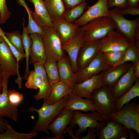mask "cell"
<instances>
[{
  "label": "cell",
  "mask_w": 139,
  "mask_h": 139,
  "mask_svg": "<svg viewBox=\"0 0 139 139\" xmlns=\"http://www.w3.org/2000/svg\"><path fill=\"white\" fill-rule=\"evenodd\" d=\"M69 95V94L65 95L53 104L49 105L44 102L41 107L38 109L33 107H29L28 109L29 111L32 112H36L38 116L32 131L37 132H42L48 135H49L48 129V125L62 109L64 107Z\"/></svg>",
  "instance_id": "6da1fadb"
},
{
  "label": "cell",
  "mask_w": 139,
  "mask_h": 139,
  "mask_svg": "<svg viewBox=\"0 0 139 139\" xmlns=\"http://www.w3.org/2000/svg\"><path fill=\"white\" fill-rule=\"evenodd\" d=\"M116 7L109 11V17L115 24L116 31L130 43L139 47V18L129 20L126 18Z\"/></svg>",
  "instance_id": "7a4b0ae2"
},
{
  "label": "cell",
  "mask_w": 139,
  "mask_h": 139,
  "mask_svg": "<svg viewBox=\"0 0 139 139\" xmlns=\"http://www.w3.org/2000/svg\"><path fill=\"white\" fill-rule=\"evenodd\" d=\"M80 28L83 42L100 40L110 31L116 29L114 22L108 16L96 18Z\"/></svg>",
  "instance_id": "3957f363"
},
{
  "label": "cell",
  "mask_w": 139,
  "mask_h": 139,
  "mask_svg": "<svg viewBox=\"0 0 139 139\" xmlns=\"http://www.w3.org/2000/svg\"><path fill=\"white\" fill-rule=\"evenodd\" d=\"M104 118L97 111L91 113L87 114L82 113L79 111H73L71 123L68 128L73 129L77 125L79 128L75 133L73 139H77L81 134L85 132L87 128H94L99 129L106 125L107 122Z\"/></svg>",
  "instance_id": "277c9868"
},
{
  "label": "cell",
  "mask_w": 139,
  "mask_h": 139,
  "mask_svg": "<svg viewBox=\"0 0 139 139\" xmlns=\"http://www.w3.org/2000/svg\"><path fill=\"white\" fill-rule=\"evenodd\" d=\"M109 118L111 120L139 134V103L136 100L110 114Z\"/></svg>",
  "instance_id": "5b68a950"
},
{
  "label": "cell",
  "mask_w": 139,
  "mask_h": 139,
  "mask_svg": "<svg viewBox=\"0 0 139 139\" xmlns=\"http://www.w3.org/2000/svg\"><path fill=\"white\" fill-rule=\"evenodd\" d=\"M0 71L3 77L8 79L11 76L17 75L15 82L19 88H22L23 77L20 75L17 60L4 39L0 36Z\"/></svg>",
  "instance_id": "8992f818"
},
{
  "label": "cell",
  "mask_w": 139,
  "mask_h": 139,
  "mask_svg": "<svg viewBox=\"0 0 139 139\" xmlns=\"http://www.w3.org/2000/svg\"><path fill=\"white\" fill-rule=\"evenodd\" d=\"M91 100L96 108V111L106 121L110 120V115L116 111L115 99L112 95L111 88L104 85L95 90L92 94Z\"/></svg>",
  "instance_id": "52a82bcc"
},
{
  "label": "cell",
  "mask_w": 139,
  "mask_h": 139,
  "mask_svg": "<svg viewBox=\"0 0 139 139\" xmlns=\"http://www.w3.org/2000/svg\"><path fill=\"white\" fill-rule=\"evenodd\" d=\"M42 37L47 55L53 57L57 62L66 56L60 37L54 28H44Z\"/></svg>",
  "instance_id": "ba28073f"
},
{
  "label": "cell",
  "mask_w": 139,
  "mask_h": 139,
  "mask_svg": "<svg viewBox=\"0 0 139 139\" xmlns=\"http://www.w3.org/2000/svg\"><path fill=\"white\" fill-rule=\"evenodd\" d=\"M102 54L100 50L91 62L75 73L76 83L81 82L111 67L104 61Z\"/></svg>",
  "instance_id": "9c48e42d"
},
{
  "label": "cell",
  "mask_w": 139,
  "mask_h": 139,
  "mask_svg": "<svg viewBox=\"0 0 139 139\" xmlns=\"http://www.w3.org/2000/svg\"><path fill=\"white\" fill-rule=\"evenodd\" d=\"M26 80L25 86L27 88L39 89L38 93L33 96L35 99L38 100L43 99L44 101L48 98L51 89V85L48 79L43 78L32 71L30 72Z\"/></svg>",
  "instance_id": "30bf717a"
},
{
  "label": "cell",
  "mask_w": 139,
  "mask_h": 139,
  "mask_svg": "<svg viewBox=\"0 0 139 139\" xmlns=\"http://www.w3.org/2000/svg\"><path fill=\"white\" fill-rule=\"evenodd\" d=\"M73 111L65 107L62 108L53 121L50 124L48 129L53 134L56 139H64L63 134L65 133L67 126L71 123Z\"/></svg>",
  "instance_id": "8fae6325"
},
{
  "label": "cell",
  "mask_w": 139,
  "mask_h": 139,
  "mask_svg": "<svg viewBox=\"0 0 139 139\" xmlns=\"http://www.w3.org/2000/svg\"><path fill=\"white\" fill-rule=\"evenodd\" d=\"M130 44L118 31L113 30L100 40V49L102 52L109 51H124Z\"/></svg>",
  "instance_id": "7c38bea8"
},
{
  "label": "cell",
  "mask_w": 139,
  "mask_h": 139,
  "mask_svg": "<svg viewBox=\"0 0 139 139\" xmlns=\"http://www.w3.org/2000/svg\"><path fill=\"white\" fill-rule=\"evenodd\" d=\"M107 0H98L87 10L74 23L80 27L90 21L101 17H109Z\"/></svg>",
  "instance_id": "4fadbf2b"
},
{
  "label": "cell",
  "mask_w": 139,
  "mask_h": 139,
  "mask_svg": "<svg viewBox=\"0 0 139 139\" xmlns=\"http://www.w3.org/2000/svg\"><path fill=\"white\" fill-rule=\"evenodd\" d=\"M103 71L81 82L76 83L73 92L81 97L91 100L93 92L105 85L102 80Z\"/></svg>",
  "instance_id": "5bb4252c"
},
{
  "label": "cell",
  "mask_w": 139,
  "mask_h": 139,
  "mask_svg": "<svg viewBox=\"0 0 139 139\" xmlns=\"http://www.w3.org/2000/svg\"><path fill=\"white\" fill-rule=\"evenodd\" d=\"M100 40L84 41L79 50L77 60L78 70L88 65L100 50Z\"/></svg>",
  "instance_id": "9a60e30c"
},
{
  "label": "cell",
  "mask_w": 139,
  "mask_h": 139,
  "mask_svg": "<svg viewBox=\"0 0 139 139\" xmlns=\"http://www.w3.org/2000/svg\"><path fill=\"white\" fill-rule=\"evenodd\" d=\"M3 77V90L0 94V118L6 117L16 122L18 120V107L10 102L7 93L8 79Z\"/></svg>",
  "instance_id": "2e32d148"
},
{
  "label": "cell",
  "mask_w": 139,
  "mask_h": 139,
  "mask_svg": "<svg viewBox=\"0 0 139 139\" xmlns=\"http://www.w3.org/2000/svg\"><path fill=\"white\" fill-rule=\"evenodd\" d=\"M136 79L134 72L133 64L129 70L122 76L111 88L112 95L116 100L123 95L132 87Z\"/></svg>",
  "instance_id": "e0dca14e"
},
{
  "label": "cell",
  "mask_w": 139,
  "mask_h": 139,
  "mask_svg": "<svg viewBox=\"0 0 139 139\" xmlns=\"http://www.w3.org/2000/svg\"><path fill=\"white\" fill-rule=\"evenodd\" d=\"M82 30L80 27L77 34L70 40L62 44L64 50L68 54L71 66L75 73L78 69L77 60L80 49L83 43L81 38Z\"/></svg>",
  "instance_id": "ac0fdd59"
},
{
  "label": "cell",
  "mask_w": 139,
  "mask_h": 139,
  "mask_svg": "<svg viewBox=\"0 0 139 139\" xmlns=\"http://www.w3.org/2000/svg\"><path fill=\"white\" fill-rule=\"evenodd\" d=\"M30 36L32 40L30 63L33 64L40 63L44 64L47 55L42 36L37 33L30 34Z\"/></svg>",
  "instance_id": "d6986e66"
},
{
  "label": "cell",
  "mask_w": 139,
  "mask_h": 139,
  "mask_svg": "<svg viewBox=\"0 0 139 139\" xmlns=\"http://www.w3.org/2000/svg\"><path fill=\"white\" fill-rule=\"evenodd\" d=\"M133 64H124L111 66L103 71L102 80L104 85L111 88L121 77L130 68Z\"/></svg>",
  "instance_id": "ffe728a7"
},
{
  "label": "cell",
  "mask_w": 139,
  "mask_h": 139,
  "mask_svg": "<svg viewBox=\"0 0 139 139\" xmlns=\"http://www.w3.org/2000/svg\"><path fill=\"white\" fill-rule=\"evenodd\" d=\"M83 98L72 91L69 94L64 107L72 111L80 110L86 113L97 111L96 108L91 100Z\"/></svg>",
  "instance_id": "44dd1931"
},
{
  "label": "cell",
  "mask_w": 139,
  "mask_h": 139,
  "mask_svg": "<svg viewBox=\"0 0 139 139\" xmlns=\"http://www.w3.org/2000/svg\"><path fill=\"white\" fill-rule=\"evenodd\" d=\"M107 122L106 126L96 130L99 139H118L128 134V129L124 126L111 120Z\"/></svg>",
  "instance_id": "7402d4cb"
},
{
  "label": "cell",
  "mask_w": 139,
  "mask_h": 139,
  "mask_svg": "<svg viewBox=\"0 0 139 139\" xmlns=\"http://www.w3.org/2000/svg\"><path fill=\"white\" fill-rule=\"evenodd\" d=\"M27 0L34 5V11L32 13V16L35 21L44 28H53L44 0Z\"/></svg>",
  "instance_id": "603a6c76"
},
{
  "label": "cell",
  "mask_w": 139,
  "mask_h": 139,
  "mask_svg": "<svg viewBox=\"0 0 139 139\" xmlns=\"http://www.w3.org/2000/svg\"><path fill=\"white\" fill-rule=\"evenodd\" d=\"M53 25L59 36L62 44L72 39L77 33L80 28L74 23L67 22L62 18L53 22Z\"/></svg>",
  "instance_id": "cb8c5ba5"
},
{
  "label": "cell",
  "mask_w": 139,
  "mask_h": 139,
  "mask_svg": "<svg viewBox=\"0 0 139 139\" xmlns=\"http://www.w3.org/2000/svg\"><path fill=\"white\" fill-rule=\"evenodd\" d=\"M57 64L60 81L66 83L73 89L76 83L75 73L68 56H66L57 62Z\"/></svg>",
  "instance_id": "d4e9b609"
},
{
  "label": "cell",
  "mask_w": 139,
  "mask_h": 139,
  "mask_svg": "<svg viewBox=\"0 0 139 139\" xmlns=\"http://www.w3.org/2000/svg\"><path fill=\"white\" fill-rule=\"evenodd\" d=\"M73 91V89L65 82L60 81L51 86V89L48 98L44 102L49 105L58 101L65 95Z\"/></svg>",
  "instance_id": "484cf974"
},
{
  "label": "cell",
  "mask_w": 139,
  "mask_h": 139,
  "mask_svg": "<svg viewBox=\"0 0 139 139\" xmlns=\"http://www.w3.org/2000/svg\"><path fill=\"white\" fill-rule=\"evenodd\" d=\"M53 22L62 19L66 10L62 0H44Z\"/></svg>",
  "instance_id": "4316f807"
},
{
  "label": "cell",
  "mask_w": 139,
  "mask_h": 139,
  "mask_svg": "<svg viewBox=\"0 0 139 139\" xmlns=\"http://www.w3.org/2000/svg\"><path fill=\"white\" fill-rule=\"evenodd\" d=\"M44 65L51 85L60 81L57 61L47 55Z\"/></svg>",
  "instance_id": "83f0119b"
},
{
  "label": "cell",
  "mask_w": 139,
  "mask_h": 139,
  "mask_svg": "<svg viewBox=\"0 0 139 139\" xmlns=\"http://www.w3.org/2000/svg\"><path fill=\"white\" fill-rule=\"evenodd\" d=\"M139 96V79H136L132 88L127 92L119 98L115 100L116 111L122 108L131 100Z\"/></svg>",
  "instance_id": "f1b7e54d"
},
{
  "label": "cell",
  "mask_w": 139,
  "mask_h": 139,
  "mask_svg": "<svg viewBox=\"0 0 139 139\" xmlns=\"http://www.w3.org/2000/svg\"><path fill=\"white\" fill-rule=\"evenodd\" d=\"M25 20L24 17L23 18L22 25L23 31L21 36L22 38L24 50L25 53V55L26 60V67L25 72L23 78L27 80L30 73L29 68V59L30 56L31 47L32 45V40L29 36V34L27 32L24 22Z\"/></svg>",
  "instance_id": "f546056e"
},
{
  "label": "cell",
  "mask_w": 139,
  "mask_h": 139,
  "mask_svg": "<svg viewBox=\"0 0 139 139\" xmlns=\"http://www.w3.org/2000/svg\"><path fill=\"white\" fill-rule=\"evenodd\" d=\"M37 135L38 132L32 131L29 133L18 132L8 124L5 131L0 133V139H31Z\"/></svg>",
  "instance_id": "4dcf8cb0"
},
{
  "label": "cell",
  "mask_w": 139,
  "mask_h": 139,
  "mask_svg": "<svg viewBox=\"0 0 139 139\" xmlns=\"http://www.w3.org/2000/svg\"><path fill=\"white\" fill-rule=\"evenodd\" d=\"M87 5L85 2L77 6L66 9L62 19L67 22L74 23L82 15Z\"/></svg>",
  "instance_id": "1f68e13d"
},
{
  "label": "cell",
  "mask_w": 139,
  "mask_h": 139,
  "mask_svg": "<svg viewBox=\"0 0 139 139\" xmlns=\"http://www.w3.org/2000/svg\"><path fill=\"white\" fill-rule=\"evenodd\" d=\"M19 4L23 6L25 8L28 15V20L27 26L25 27L27 32L29 34L37 33L42 36L43 35L44 28L38 25L34 20L32 16V11L25 3L24 0H19Z\"/></svg>",
  "instance_id": "d6a6232c"
},
{
  "label": "cell",
  "mask_w": 139,
  "mask_h": 139,
  "mask_svg": "<svg viewBox=\"0 0 139 139\" xmlns=\"http://www.w3.org/2000/svg\"><path fill=\"white\" fill-rule=\"evenodd\" d=\"M139 61V47L134 43H131L125 50L123 57L118 65L131 61L134 63Z\"/></svg>",
  "instance_id": "836d02e7"
},
{
  "label": "cell",
  "mask_w": 139,
  "mask_h": 139,
  "mask_svg": "<svg viewBox=\"0 0 139 139\" xmlns=\"http://www.w3.org/2000/svg\"><path fill=\"white\" fill-rule=\"evenodd\" d=\"M124 51H109L102 52V57L105 62L110 66H116L121 60Z\"/></svg>",
  "instance_id": "e575fe53"
},
{
  "label": "cell",
  "mask_w": 139,
  "mask_h": 139,
  "mask_svg": "<svg viewBox=\"0 0 139 139\" xmlns=\"http://www.w3.org/2000/svg\"><path fill=\"white\" fill-rule=\"evenodd\" d=\"M5 36L10 42L21 54H24V50L21 35L19 31L11 33L5 32Z\"/></svg>",
  "instance_id": "d590c367"
},
{
  "label": "cell",
  "mask_w": 139,
  "mask_h": 139,
  "mask_svg": "<svg viewBox=\"0 0 139 139\" xmlns=\"http://www.w3.org/2000/svg\"><path fill=\"white\" fill-rule=\"evenodd\" d=\"M0 36L5 41L11 51L15 58L18 65L19 66V62L25 57V54H23L19 52L16 48L10 42L6 37L4 32L0 27Z\"/></svg>",
  "instance_id": "8d00e7d4"
},
{
  "label": "cell",
  "mask_w": 139,
  "mask_h": 139,
  "mask_svg": "<svg viewBox=\"0 0 139 139\" xmlns=\"http://www.w3.org/2000/svg\"><path fill=\"white\" fill-rule=\"evenodd\" d=\"M7 93L9 101L14 106L18 107L23 100V94L15 89L8 90Z\"/></svg>",
  "instance_id": "74e56055"
},
{
  "label": "cell",
  "mask_w": 139,
  "mask_h": 139,
  "mask_svg": "<svg viewBox=\"0 0 139 139\" xmlns=\"http://www.w3.org/2000/svg\"><path fill=\"white\" fill-rule=\"evenodd\" d=\"M11 14L7 6L6 0H0V24L5 23Z\"/></svg>",
  "instance_id": "f35d334b"
},
{
  "label": "cell",
  "mask_w": 139,
  "mask_h": 139,
  "mask_svg": "<svg viewBox=\"0 0 139 139\" xmlns=\"http://www.w3.org/2000/svg\"><path fill=\"white\" fill-rule=\"evenodd\" d=\"M109 8L115 7L122 10L128 7L127 0H107Z\"/></svg>",
  "instance_id": "ab89813d"
},
{
  "label": "cell",
  "mask_w": 139,
  "mask_h": 139,
  "mask_svg": "<svg viewBox=\"0 0 139 139\" xmlns=\"http://www.w3.org/2000/svg\"><path fill=\"white\" fill-rule=\"evenodd\" d=\"M33 64L34 67V71L36 73L44 79H48L44 64L40 63H37Z\"/></svg>",
  "instance_id": "60d3db41"
},
{
  "label": "cell",
  "mask_w": 139,
  "mask_h": 139,
  "mask_svg": "<svg viewBox=\"0 0 139 139\" xmlns=\"http://www.w3.org/2000/svg\"><path fill=\"white\" fill-rule=\"evenodd\" d=\"M65 7L69 9L86 2V0H62Z\"/></svg>",
  "instance_id": "b9f144b4"
},
{
  "label": "cell",
  "mask_w": 139,
  "mask_h": 139,
  "mask_svg": "<svg viewBox=\"0 0 139 139\" xmlns=\"http://www.w3.org/2000/svg\"><path fill=\"white\" fill-rule=\"evenodd\" d=\"M120 13L123 15L126 14H130L135 16L139 14V8L138 7H127L122 10H120Z\"/></svg>",
  "instance_id": "7bdbcfd3"
},
{
  "label": "cell",
  "mask_w": 139,
  "mask_h": 139,
  "mask_svg": "<svg viewBox=\"0 0 139 139\" xmlns=\"http://www.w3.org/2000/svg\"><path fill=\"white\" fill-rule=\"evenodd\" d=\"M97 129L94 128H88V132L86 135L82 138H78L77 139H95L96 138V135L95 134L96 133Z\"/></svg>",
  "instance_id": "ee69618b"
},
{
  "label": "cell",
  "mask_w": 139,
  "mask_h": 139,
  "mask_svg": "<svg viewBox=\"0 0 139 139\" xmlns=\"http://www.w3.org/2000/svg\"><path fill=\"white\" fill-rule=\"evenodd\" d=\"M8 121L4 118H0V133L4 132L6 130Z\"/></svg>",
  "instance_id": "f6af8a7d"
},
{
  "label": "cell",
  "mask_w": 139,
  "mask_h": 139,
  "mask_svg": "<svg viewBox=\"0 0 139 139\" xmlns=\"http://www.w3.org/2000/svg\"><path fill=\"white\" fill-rule=\"evenodd\" d=\"M133 64L134 75L136 79H139V61Z\"/></svg>",
  "instance_id": "bcb514c9"
},
{
  "label": "cell",
  "mask_w": 139,
  "mask_h": 139,
  "mask_svg": "<svg viewBox=\"0 0 139 139\" xmlns=\"http://www.w3.org/2000/svg\"><path fill=\"white\" fill-rule=\"evenodd\" d=\"M139 0H127L128 7H137L139 6Z\"/></svg>",
  "instance_id": "7dc6e473"
},
{
  "label": "cell",
  "mask_w": 139,
  "mask_h": 139,
  "mask_svg": "<svg viewBox=\"0 0 139 139\" xmlns=\"http://www.w3.org/2000/svg\"><path fill=\"white\" fill-rule=\"evenodd\" d=\"M133 129H128V134L129 135L130 139H136L138 137V135Z\"/></svg>",
  "instance_id": "c3c4849f"
},
{
  "label": "cell",
  "mask_w": 139,
  "mask_h": 139,
  "mask_svg": "<svg viewBox=\"0 0 139 139\" xmlns=\"http://www.w3.org/2000/svg\"><path fill=\"white\" fill-rule=\"evenodd\" d=\"M3 75L0 71V94L1 93L3 90Z\"/></svg>",
  "instance_id": "681fc988"
},
{
  "label": "cell",
  "mask_w": 139,
  "mask_h": 139,
  "mask_svg": "<svg viewBox=\"0 0 139 139\" xmlns=\"http://www.w3.org/2000/svg\"><path fill=\"white\" fill-rule=\"evenodd\" d=\"M128 137V135H125L121 137L119 139H127Z\"/></svg>",
  "instance_id": "f907efd6"
},
{
  "label": "cell",
  "mask_w": 139,
  "mask_h": 139,
  "mask_svg": "<svg viewBox=\"0 0 139 139\" xmlns=\"http://www.w3.org/2000/svg\"></svg>",
  "instance_id": "816d5d0a"
}]
</instances>
